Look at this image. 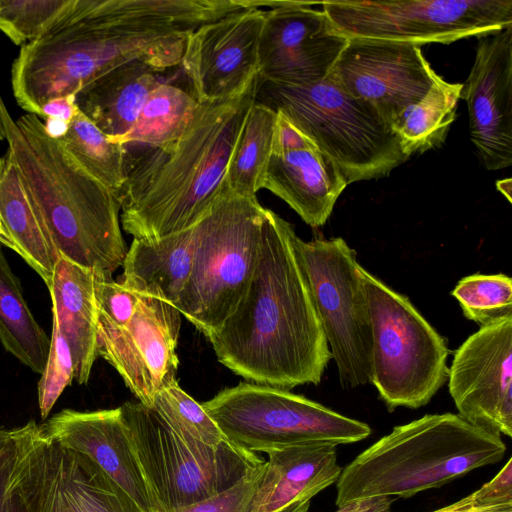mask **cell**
<instances>
[{"label": "cell", "mask_w": 512, "mask_h": 512, "mask_svg": "<svg viewBox=\"0 0 512 512\" xmlns=\"http://www.w3.org/2000/svg\"><path fill=\"white\" fill-rule=\"evenodd\" d=\"M150 409L186 442L218 448L228 441L202 404L186 393L177 379L158 392Z\"/></svg>", "instance_id": "cell-32"}, {"label": "cell", "mask_w": 512, "mask_h": 512, "mask_svg": "<svg viewBox=\"0 0 512 512\" xmlns=\"http://www.w3.org/2000/svg\"><path fill=\"white\" fill-rule=\"evenodd\" d=\"M0 342L4 349L33 372L42 374L51 337L34 318L0 245Z\"/></svg>", "instance_id": "cell-26"}, {"label": "cell", "mask_w": 512, "mask_h": 512, "mask_svg": "<svg viewBox=\"0 0 512 512\" xmlns=\"http://www.w3.org/2000/svg\"><path fill=\"white\" fill-rule=\"evenodd\" d=\"M1 245V244H0ZM2 246V245H1Z\"/></svg>", "instance_id": "cell-44"}, {"label": "cell", "mask_w": 512, "mask_h": 512, "mask_svg": "<svg viewBox=\"0 0 512 512\" xmlns=\"http://www.w3.org/2000/svg\"><path fill=\"white\" fill-rule=\"evenodd\" d=\"M276 115L254 101L227 167L226 186L231 194L253 197L264 187Z\"/></svg>", "instance_id": "cell-28"}, {"label": "cell", "mask_w": 512, "mask_h": 512, "mask_svg": "<svg viewBox=\"0 0 512 512\" xmlns=\"http://www.w3.org/2000/svg\"><path fill=\"white\" fill-rule=\"evenodd\" d=\"M121 410L159 512L214 496L265 462L230 441L218 448L186 442L140 402Z\"/></svg>", "instance_id": "cell-9"}, {"label": "cell", "mask_w": 512, "mask_h": 512, "mask_svg": "<svg viewBox=\"0 0 512 512\" xmlns=\"http://www.w3.org/2000/svg\"><path fill=\"white\" fill-rule=\"evenodd\" d=\"M73 0H0V30L16 45L44 35Z\"/></svg>", "instance_id": "cell-34"}, {"label": "cell", "mask_w": 512, "mask_h": 512, "mask_svg": "<svg viewBox=\"0 0 512 512\" xmlns=\"http://www.w3.org/2000/svg\"><path fill=\"white\" fill-rule=\"evenodd\" d=\"M462 84L441 76L423 99L405 116L395 132L409 157L441 145L456 117Z\"/></svg>", "instance_id": "cell-30"}, {"label": "cell", "mask_w": 512, "mask_h": 512, "mask_svg": "<svg viewBox=\"0 0 512 512\" xmlns=\"http://www.w3.org/2000/svg\"><path fill=\"white\" fill-rule=\"evenodd\" d=\"M471 495L481 505L512 503V459L509 458L493 479Z\"/></svg>", "instance_id": "cell-38"}, {"label": "cell", "mask_w": 512, "mask_h": 512, "mask_svg": "<svg viewBox=\"0 0 512 512\" xmlns=\"http://www.w3.org/2000/svg\"><path fill=\"white\" fill-rule=\"evenodd\" d=\"M40 428L46 438L87 456L144 511L159 512L121 407L97 411L64 409Z\"/></svg>", "instance_id": "cell-18"}, {"label": "cell", "mask_w": 512, "mask_h": 512, "mask_svg": "<svg viewBox=\"0 0 512 512\" xmlns=\"http://www.w3.org/2000/svg\"><path fill=\"white\" fill-rule=\"evenodd\" d=\"M73 380L75 372L70 348L53 320L50 351L38 382V405L42 419L48 417L62 392Z\"/></svg>", "instance_id": "cell-35"}, {"label": "cell", "mask_w": 512, "mask_h": 512, "mask_svg": "<svg viewBox=\"0 0 512 512\" xmlns=\"http://www.w3.org/2000/svg\"><path fill=\"white\" fill-rule=\"evenodd\" d=\"M197 105L196 98L182 88L161 83L120 143L157 146L172 141L185 130Z\"/></svg>", "instance_id": "cell-31"}, {"label": "cell", "mask_w": 512, "mask_h": 512, "mask_svg": "<svg viewBox=\"0 0 512 512\" xmlns=\"http://www.w3.org/2000/svg\"><path fill=\"white\" fill-rule=\"evenodd\" d=\"M322 10L348 40L449 44L512 25V0L325 1Z\"/></svg>", "instance_id": "cell-11"}, {"label": "cell", "mask_w": 512, "mask_h": 512, "mask_svg": "<svg viewBox=\"0 0 512 512\" xmlns=\"http://www.w3.org/2000/svg\"><path fill=\"white\" fill-rule=\"evenodd\" d=\"M293 246L342 387L371 382V319L356 251L341 237L304 241L295 234Z\"/></svg>", "instance_id": "cell-10"}, {"label": "cell", "mask_w": 512, "mask_h": 512, "mask_svg": "<svg viewBox=\"0 0 512 512\" xmlns=\"http://www.w3.org/2000/svg\"><path fill=\"white\" fill-rule=\"evenodd\" d=\"M261 467L232 487L204 500L161 512H246Z\"/></svg>", "instance_id": "cell-37"}, {"label": "cell", "mask_w": 512, "mask_h": 512, "mask_svg": "<svg viewBox=\"0 0 512 512\" xmlns=\"http://www.w3.org/2000/svg\"><path fill=\"white\" fill-rule=\"evenodd\" d=\"M336 447L310 444L268 453L246 512H308L311 500L341 474Z\"/></svg>", "instance_id": "cell-20"}, {"label": "cell", "mask_w": 512, "mask_h": 512, "mask_svg": "<svg viewBox=\"0 0 512 512\" xmlns=\"http://www.w3.org/2000/svg\"><path fill=\"white\" fill-rule=\"evenodd\" d=\"M468 107L470 137L488 170L512 164V25L478 37L460 99Z\"/></svg>", "instance_id": "cell-16"}, {"label": "cell", "mask_w": 512, "mask_h": 512, "mask_svg": "<svg viewBox=\"0 0 512 512\" xmlns=\"http://www.w3.org/2000/svg\"><path fill=\"white\" fill-rule=\"evenodd\" d=\"M268 212L256 196L227 193L194 225L191 274L176 308L206 337L234 311L249 284Z\"/></svg>", "instance_id": "cell-6"}, {"label": "cell", "mask_w": 512, "mask_h": 512, "mask_svg": "<svg viewBox=\"0 0 512 512\" xmlns=\"http://www.w3.org/2000/svg\"><path fill=\"white\" fill-rule=\"evenodd\" d=\"M293 226L269 209L249 284L209 336L218 361L253 383L319 384L331 353L297 261Z\"/></svg>", "instance_id": "cell-1"}, {"label": "cell", "mask_w": 512, "mask_h": 512, "mask_svg": "<svg viewBox=\"0 0 512 512\" xmlns=\"http://www.w3.org/2000/svg\"><path fill=\"white\" fill-rule=\"evenodd\" d=\"M420 47L350 39L329 75L349 94L372 107L395 134L405 116L440 77Z\"/></svg>", "instance_id": "cell-12"}, {"label": "cell", "mask_w": 512, "mask_h": 512, "mask_svg": "<svg viewBox=\"0 0 512 512\" xmlns=\"http://www.w3.org/2000/svg\"><path fill=\"white\" fill-rule=\"evenodd\" d=\"M1 97V95H0ZM5 139V131H4V128H3V125H2V122H1V118H0V140H4Z\"/></svg>", "instance_id": "cell-43"}, {"label": "cell", "mask_w": 512, "mask_h": 512, "mask_svg": "<svg viewBox=\"0 0 512 512\" xmlns=\"http://www.w3.org/2000/svg\"><path fill=\"white\" fill-rule=\"evenodd\" d=\"M194 226L158 240L133 238L122 263L120 282L143 296L177 306L191 274Z\"/></svg>", "instance_id": "cell-24"}, {"label": "cell", "mask_w": 512, "mask_h": 512, "mask_svg": "<svg viewBox=\"0 0 512 512\" xmlns=\"http://www.w3.org/2000/svg\"><path fill=\"white\" fill-rule=\"evenodd\" d=\"M463 315L480 327L512 316V279L505 274H472L451 291Z\"/></svg>", "instance_id": "cell-33"}, {"label": "cell", "mask_w": 512, "mask_h": 512, "mask_svg": "<svg viewBox=\"0 0 512 512\" xmlns=\"http://www.w3.org/2000/svg\"><path fill=\"white\" fill-rule=\"evenodd\" d=\"M50 459L40 425L0 427V512H50Z\"/></svg>", "instance_id": "cell-21"}, {"label": "cell", "mask_w": 512, "mask_h": 512, "mask_svg": "<svg viewBox=\"0 0 512 512\" xmlns=\"http://www.w3.org/2000/svg\"><path fill=\"white\" fill-rule=\"evenodd\" d=\"M59 453L67 512H146L87 456L61 445Z\"/></svg>", "instance_id": "cell-27"}, {"label": "cell", "mask_w": 512, "mask_h": 512, "mask_svg": "<svg viewBox=\"0 0 512 512\" xmlns=\"http://www.w3.org/2000/svg\"><path fill=\"white\" fill-rule=\"evenodd\" d=\"M0 118L26 192L60 256L112 277L127 253L117 195L89 175L34 114Z\"/></svg>", "instance_id": "cell-3"}, {"label": "cell", "mask_w": 512, "mask_h": 512, "mask_svg": "<svg viewBox=\"0 0 512 512\" xmlns=\"http://www.w3.org/2000/svg\"><path fill=\"white\" fill-rule=\"evenodd\" d=\"M258 73L238 92L198 102L176 139L123 144L120 223L135 239L158 240L198 223L225 194L227 167L255 101Z\"/></svg>", "instance_id": "cell-2"}, {"label": "cell", "mask_w": 512, "mask_h": 512, "mask_svg": "<svg viewBox=\"0 0 512 512\" xmlns=\"http://www.w3.org/2000/svg\"><path fill=\"white\" fill-rule=\"evenodd\" d=\"M231 443L250 452L364 440L368 424L287 389L241 382L202 403Z\"/></svg>", "instance_id": "cell-8"}, {"label": "cell", "mask_w": 512, "mask_h": 512, "mask_svg": "<svg viewBox=\"0 0 512 512\" xmlns=\"http://www.w3.org/2000/svg\"><path fill=\"white\" fill-rule=\"evenodd\" d=\"M393 502L394 498L389 496L365 497L338 507L335 512H390Z\"/></svg>", "instance_id": "cell-40"}, {"label": "cell", "mask_w": 512, "mask_h": 512, "mask_svg": "<svg viewBox=\"0 0 512 512\" xmlns=\"http://www.w3.org/2000/svg\"><path fill=\"white\" fill-rule=\"evenodd\" d=\"M501 435L458 414H426L392 431L342 468L337 507L371 496L409 498L501 461Z\"/></svg>", "instance_id": "cell-4"}, {"label": "cell", "mask_w": 512, "mask_h": 512, "mask_svg": "<svg viewBox=\"0 0 512 512\" xmlns=\"http://www.w3.org/2000/svg\"><path fill=\"white\" fill-rule=\"evenodd\" d=\"M372 328L371 383L392 412L429 403L448 379L445 339L416 309L361 265Z\"/></svg>", "instance_id": "cell-7"}, {"label": "cell", "mask_w": 512, "mask_h": 512, "mask_svg": "<svg viewBox=\"0 0 512 512\" xmlns=\"http://www.w3.org/2000/svg\"><path fill=\"white\" fill-rule=\"evenodd\" d=\"M58 140L89 175L119 198L126 178L123 144L109 139L79 109Z\"/></svg>", "instance_id": "cell-29"}, {"label": "cell", "mask_w": 512, "mask_h": 512, "mask_svg": "<svg viewBox=\"0 0 512 512\" xmlns=\"http://www.w3.org/2000/svg\"><path fill=\"white\" fill-rule=\"evenodd\" d=\"M449 393L468 423L512 436V316L480 327L456 350Z\"/></svg>", "instance_id": "cell-15"}, {"label": "cell", "mask_w": 512, "mask_h": 512, "mask_svg": "<svg viewBox=\"0 0 512 512\" xmlns=\"http://www.w3.org/2000/svg\"><path fill=\"white\" fill-rule=\"evenodd\" d=\"M255 101L285 115L335 163L347 184L385 177L410 158L372 107L330 75L302 85L258 76Z\"/></svg>", "instance_id": "cell-5"}, {"label": "cell", "mask_w": 512, "mask_h": 512, "mask_svg": "<svg viewBox=\"0 0 512 512\" xmlns=\"http://www.w3.org/2000/svg\"><path fill=\"white\" fill-rule=\"evenodd\" d=\"M95 273L60 256L48 290L53 320L70 348L75 380L86 384L97 358Z\"/></svg>", "instance_id": "cell-22"}, {"label": "cell", "mask_w": 512, "mask_h": 512, "mask_svg": "<svg viewBox=\"0 0 512 512\" xmlns=\"http://www.w3.org/2000/svg\"><path fill=\"white\" fill-rule=\"evenodd\" d=\"M182 314L170 303L141 295L127 326L98 322L97 355L112 365L139 402L152 408L158 392L176 380Z\"/></svg>", "instance_id": "cell-14"}, {"label": "cell", "mask_w": 512, "mask_h": 512, "mask_svg": "<svg viewBox=\"0 0 512 512\" xmlns=\"http://www.w3.org/2000/svg\"><path fill=\"white\" fill-rule=\"evenodd\" d=\"M347 182L335 163L298 128L273 147L264 187L312 227L329 219Z\"/></svg>", "instance_id": "cell-19"}, {"label": "cell", "mask_w": 512, "mask_h": 512, "mask_svg": "<svg viewBox=\"0 0 512 512\" xmlns=\"http://www.w3.org/2000/svg\"><path fill=\"white\" fill-rule=\"evenodd\" d=\"M432 512H512V503L500 505L478 504L471 494Z\"/></svg>", "instance_id": "cell-41"}, {"label": "cell", "mask_w": 512, "mask_h": 512, "mask_svg": "<svg viewBox=\"0 0 512 512\" xmlns=\"http://www.w3.org/2000/svg\"><path fill=\"white\" fill-rule=\"evenodd\" d=\"M149 64L132 61L113 68L75 96L77 108L112 141L134 126L150 93L162 82Z\"/></svg>", "instance_id": "cell-23"}, {"label": "cell", "mask_w": 512, "mask_h": 512, "mask_svg": "<svg viewBox=\"0 0 512 512\" xmlns=\"http://www.w3.org/2000/svg\"><path fill=\"white\" fill-rule=\"evenodd\" d=\"M265 12L252 6L202 25L189 35L181 65L198 102L229 97L258 73Z\"/></svg>", "instance_id": "cell-17"}, {"label": "cell", "mask_w": 512, "mask_h": 512, "mask_svg": "<svg viewBox=\"0 0 512 512\" xmlns=\"http://www.w3.org/2000/svg\"><path fill=\"white\" fill-rule=\"evenodd\" d=\"M0 244L15 251V247H14L8 233L6 232V230L4 228V226L1 222V219H0Z\"/></svg>", "instance_id": "cell-42"}, {"label": "cell", "mask_w": 512, "mask_h": 512, "mask_svg": "<svg viewBox=\"0 0 512 512\" xmlns=\"http://www.w3.org/2000/svg\"><path fill=\"white\" fill-rule=\"evenodd\" d=\"M98 322L114 328L128 325L135 314L141 295L127 289L112 277L94 275Z\"/></svg>", "instance_id": "cell-36"}, {"label": "cell", "mask_w": 512, "mask_h": 512, "mask_svg": "<svg viewBox=\"0 0 512 512\" xmlns=\"http://www.w3.org/2000/svg\"><path fill=\"white\" fill-rule=\"evenodd\" d=\"M265 10L258 46V76L302 85L326 78L349 40L313 2L249 0Z\"/></svg>", "instance_id": "cell-13"}, {"label": "cell", "mask_w": 512, "mask_h": 512, "mask_svg": "<svg viewBox=\"0 0 512 512\" xmlns=\"http://www.w3.org/2000/svg\"><path fill=\"white\" fill-rule=\"evenodd\" d=\"M77 110L75 96L58 97L43 105L39 118L57 119L69 124Z\"/></svg>", "instance_id": "cell-39"}, {"label": "cell", "mask_w": 512, "mask_h": 512, "mask_svg": "<svg viewBox=\"0 0 512 512\" xmlns=\"http://www.w3.org/2000/svg\"><path fill=\"white\" fill-rule=\"evenodd\" d=\"M0 219L15 252L49 287L60 255L26 192L8 150L0 157Z\"/></svg>", "instance_id": "cell-25"}]
</instances>
